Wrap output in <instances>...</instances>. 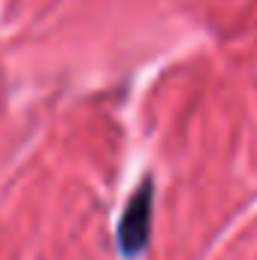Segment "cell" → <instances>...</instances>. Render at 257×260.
Wrapping results in <instances>:
<instances>
[{
  "label": "cell",
  "mask_w": 257,
  "mask_h": 260,
  "mask_svg": "<svg viewBox=\"0 0 257 260\" xmlns=\"http://www.w3.org/2000/svg\"><path fill=\"white\" fill-rule=\"evenodd\" d=\"M151 197H154L151 182H142L139 191L130 197L124 215H121V224H118V245H121L124 254H139L142 245H145V239H148L151 209H154Z\"/></svg>",
  "instance_id": "6da1fadb"
}]
</instances>
